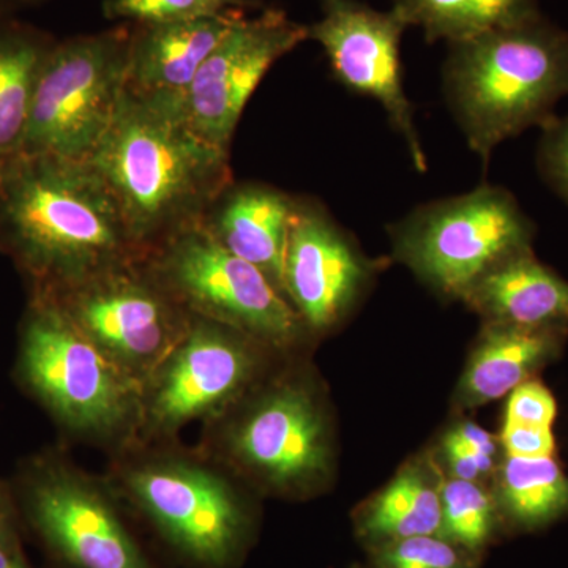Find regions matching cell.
I'll list each match as a JSON object with an SVG mask.
<instances>
[{"mask_svg": "<svg viewBox=\"0 0 568 568\" xmlns=\"http://www.w3.org/2000/svg\"><path fill=\"white\" fill-rule=\"evenodd\" d=\"M10 487L22 528L55 568H160L126 521L114 487L58 452L26 459Z\"/></svg>", "mask_w": 568, "mask_h": 568, "instance_id": "obj_6", "label": "cell"}, {"mask_svg": "<svg viewBox=\"0 0 568 568\" xmlns=\"http://www.w3.org/2000/svg\"><path fill=\"white\" fill-rule=\"evenodd\" d=\"M567 332L488 323L459 383V405H487L510 394L555 361Z\"/></svg>", "mask_w": 568, "mask_h": 568, "instance_id": "obj_19", "label": "cell"}, {"mask_svg": "<svg viewBox=\"0 0 568 568\" xmlns=\"http://www.w3.org/2000/svg\"><path fill=\"white\" fill-rule=\"evenodd\" d=\"M444 88L467 144L489 162L500 142L555 121L568 95V32L544 14L450 43Z\"/></svg>", "mask_w": 568, "mask_h": 568, "instance_id": "obj_3", "label": "cell"}, {"mask_svg": "<svg viewBox=\"0 0 568 568\" xmlns=\"http://www.w3.org/2000/svg\"><path fill=\"white\" fill-rule=\"evenodd\" d=\"M496 500L476 481L452 478L440 485V529L446 538L470 555L487 547L497 523Z\"/></svg>", "mask_w": 568, "mask_h": 568, "instance_id": "obj_24", "label": "cell"}, {"mask_svg": "<svg viewBox=\"0 0 568 568\" xmlns=\"http://www.w3.org/2000/svg\"><path fill=\"white\" fill-rule=\"evenodd\" d=\"M294 196L265 183H231L205 213L203 226L248 261L284 294V257ZM290 302V301H287Z\"/></svg>", "mask_w": 568, "mask_h": 568, "instance_id": "obj_17", "label": "cell"}, {"mask_svg": "<svg viewBox=\"0 0 568 568\" xmlns=\"http://www.w3.org/2000/svg\"><path fill=\"white\" fill-rule=\"evenodd\" d=\"M33 295L54 302L81 334L142 387L178 345L192 317L156 283L142 260L55 294Z\"/></svg>", "mask_w": 568, "mask_h": 568, "instance_id": "obj_12", "label": "cell"}, {"mask_svg": "<svg viewBox=\"0 0 568 568\" xmlns=\"http://www.w3.org/2000/svg\"><path fill=\"white\" fill-rule=\"evenodd\" d=\"M14 375L69 435L121 450L136 443L142 384L43 295L22 316Z\"/></svg>", "mask_w": 568, "mask_h": 568, "instance_id": "obj_5", "label": "cell"}, {"mask_svg": "<svg viewBox=\"0 0 568 568\" xmlns=\"http://www.w3.org/2000/svg\"><path fill=\"white\" fill-rule=\"evenodd\" d=\"M43 0H0V11L13 13L14 10L22 9V7L37 6Z\"/></svg>", "mask_w": 568, "mask_h": 568, "instance_id": "obj_34", "label": "cell"}, {"mask_svg": "<svg viewBox=\"0 0 568 568\" xmlns=\"http://www.w3.org/2000/svg\"><path fill=\"white\" fill-rule=\"evenodd\" d=\"M308 39V28L283 10L242 14L209 54L178 110L193 133L230 151L250 97L278 59Z\"/></svg>", "mask_w": 568, "mask_h": 568, "instance_id": "obj_13", "label": "cell"}, {"mask_svg": "<svg viewBox=\"0 0 568 568\" xmlns=\"http://www.w3.org/2000/svg\"><path fill=\"white\" fill-rule=\"evenodd\" d=\"M246 10L200 20L132 24L125 92L178 114L209 54Z\"/></svg>", "mask_w": 568, "mask_h": 568, "instance_id": "obj_16", "label": "cell"}, {"mask_svg": "<svg viewBox=\"0 0 568 568\" xmlns=\"http://www.w3.org/2000/svg\"><path fill=\"white\" fill-rule=\"evenodd\" d=\"M0 252L31 294H55L144 260L91 162L24 153L0 164Z\"/></svg>", "mask_w": 568, "mask_h": 568, "instance_id": "obj_1", "label": "cell"}, {"mask_svg": "<svg viewBox=\"0 0 568 568\" xmlns=\"http://www.w3.org/2000/svg\"><path fill=\"white\" fill-rule=\"evenodd\" d=\"M209 457L226 463L276 493H305L331 465L327 422L315 395L294 381L239 399L211 422Z\"/></svg>", "mask_w": 568, "mask_h": 568, "instance_id": "obj_10", "label": "cell"}, {"mask_svg": "<svg viewBox=\"0 0 568 568\" xmlns=\"http://www.w3.org/2000/svg\"><path fill=\"white\" fill-rule=\"evenodd\" d=\"M536 226L500 186L416 209L392 227L395 254L439 293L465 297L489 268L532 248Z\"/></svg>", "mask_w": 568, "mask_h": 568, "instance_id": "obj_8", "label": "cell"}, {"mask_svg": "<svg viewBox=\"0 0 568 568\" xmlns=\"http://www.w3.org/2000/svg\"><path fill=\"white\" fill-rule=\"evenodd\" d=\"M261 347L233 327L192 315L185 334L142 387L136 443H163L185 425L222 417L252 388Z\"/></svg>", "mask_w": 568, "mask_h": 568, "instance_id": "obj_11", "label": "cell"}, {"mask_svg": "<svg viewBox=\"0 0 568 568\" xmlns=\"http://www.w3.org/2000/svg\"><path fill=\"white\" fill-rule=\"evenodd\" d=\"M463 301L488 323L568 328V282L541 264L532 248L489 268Z\"/></svg>", "mask_w": 568, "mask_h": 568, "instance_id": "obj_18", "label": "cell"}, {"mask_svg": "<svg viewBox=\"0 0 568 568\" xmlns=\"http://www.w3.org/2000/svg\"><path fill=\"white\" fill-rule=\"evenodd\" d=\"M89 162L110 189L144 257L203 222L234 182L230 151L197 136L174 112L126 92Z\"/></svg>", "mask_w": 568, "mask_h": 568, "instance_id": "obj_2", "label": "cell"}, {"mask_svg": "<svg viewBox=\"0 0 568 568\" xmlns=\"http://www.w3.org/2000/svg\"><path fill=\"white\" fill-rule=\"evenodd\" d=\"M55 40L0 11V164L21 151L37 78Z\"/></svg>", "mask_w": 568, "mask_h": 568, "instance_id": "obj_20", "label": "cell"}, {"mask_svg": "<svg viewBox=\"0 0 568 568\" xmlns=\"http://www.w3.org/2000/svg\"><path fill=\"white\" fill-rule=\"evenodd\" d=\"M537 166L552 192L568 204V115L541 129Z\"/></svg>", "mask_w": 568, "mask_h": 568, "instance_id": "obj_27", "label": "cell"}, {"mask_svg": "<svg viewBox=\"0 0 568 568\" xmlns=\"http://www.w3.org/2000/svg\"><path fill=\"white\" fill-rule=\"evenodd\" d=\"M0 568H33L26 558L24 549H13L0 545Z\"/></svg>", "mask_w": 568, "mask_h": 568, "instance_id": "obj_33", "label": "cell"}, {"mask_svg": "<svg viewBox=\"0 0 568 568\" xmlns=\"http://www.w3.org/2000/svg\"><path fill=\"white\" fill-rule=\"evenodd\" d=\"M446 455L454 478L459 480L476 481L493 469L491 455L459 446L450 439H446Z\"/></svg>", "mask_w": 568, "mask_h": 568, "instance_id": "obj_30", "label": "cell"}, {"mask_svg": "<svg viewBox=\"0 0 568 568\" xmlns=\"http://www.w3.org/2000/svg\"><path fill=\"white\" fill-rule=\"evenodd\" d=\"M369 549L375 568H476V556L439 536L403 538Z\"/></svg>", "mask_w": 568, "mask_h": 568, "instance_id": "obj_26", "label": "cell"}, {"mask_svg": "<svg viewBox=\"0 0 568 568\" xmlns=\"http://www.w3.org/2000/svg\"><path fill=\"white\" fill-rule=\"evenodd\" d=\"M495 500L497 511L515 528H544L568 511V477L552 457H507Z\"/></svg>", "mask_w": 568, "mask_h": 568, "instance_id": "obj_23", "label": "cell"}, {"mask_svg": "<svg viewBox=\"0 0 568 568\" xmlns=\"http://www.w3.org/2000/svg\"><path fill=\"white\" fill-rule=\"evenodd\" d=\"M24 528L10 485L0 481V545L24 549Z\"/></svg>", "mask_w": 568, "mask_h": 568, "instance_id": "obj_31", "label": "cell"}, {"mask_svg": "<svg viewBox=\"0 0 568 568\" xmlns=\"http://www.w3.org/2000/svg\"><path fill=\"white\" fill-rule=\"evenodd\" d=\"M440 485L420 465L407 466L383 491L358 508L355 529L369 548L403 538L437 536Z\"/></svg>", "mask_w": 568, "mask_h": 568, "instance_id": "obj_21", "label": "cell"}, {"mask_svg": "<svg viewBox=\"0 0 568 568\" xmlns=\"http://www.w3.org/2000/svg\"><path fill=\"white\" fill-rule=\"evenodd\" d=\"M323 20L308 28L327 54L336 80L349 91L372 97L402 134L420 173L426 159L403 85L399 40L407 26L394 10L383 13L357 0H321Z\"/></svg>", "mask_w": 568, "mask_h": 568, "instance_id": "obj_14", "label": "cell"}, {"mask_svg": "<svg viewBox=\"0 0 568 568\" xmlns=\"http://www.w3.org/2000/svg\"><path fill=\"white\" fill-rule=\"evenodd\" d=\"M372 272L373 264L323 204L294 197L284 257V294L305 327L325 332L339 323Z\"/></svg>", "mask_w": 568, "mask_h": 568, "instance_id": "obj_15", "label": "cell"}, {"mask_svg": "<svg viewBox=\"0 0 568 568\" xmlns=\"http://www.w3.org/2000/svg\"><path fill=\"white\" fill-rule=\"evenodd\" d=\"M406 26H420L428 43H458L538 17L537 0H395Z\"/></svg>", "mask_w": 568, "mask_h": 568, "instance_id": "obj_22", "label": "cell"}, {"mask_svg": "<svg viewBox=\"0 0 568 568\" xmlns=\"http://www.w3.org/2000/svg\"><path fill=\"white\" fill-rule=\"evenodd\" d=\"M556 416L558 405L555 396L537 381L529 379L510 392L504 424L552 428Z\"/></svg>", "mask_w": 568, "mask_h": 568, "instance_id": "obj_28", "label": "cell"}, {"mask_svg": "<svg viewBox=\"0 0 568 568\" xmlns=\"http://www.w3.org/2000/svg\"><path fill=\"white\" fill-rule=\"evenodd\" d=\"M115 493L186 568H237L254 519L215 459L134 443L122 448Z\"/></svg>", "mask_w": 568, "mask_h": 568, "instance_id": "obj_4", "label": "cell"}, {"mask_svg": "<svg viewBox=\"0 0 568 568\" xmlns=\"http://www.w3.org/2000/svg\"><path fill=\"white\" fill-rule=\"evenodd\" d=\"M500 444L507 457L517 458L552 457L556 448L552 428L544 426L504 424Z\"/></svg>", "mask_w": 568, "mask_h": 568, "instance_id": "obj_29", "label": "cell"}, {"mask_svg": "<svg viewBox=\"0 0 568 568\" xmlns=\"http://www.w3.org/2000/svg\"><path fill=\"white\" fill-rule=\"evenodd\" d=\"M256 6L254 0H104L103 14L126 24H156L222 17Z\"/></svg>", "mask_w": 568, "mask_h": 568, "instance_id": "obj_25", "label": "cell"}, {"mask_svg": "<svg viewBox=\"0 0 568 568\" xmlns=\"http://www.w3.org/2000/svg\"><path fill=\"white\" fill-rule=\"evenodd\" d=\"M132 24L52 44L37 78L20 153L89 162L125 92Z\"/></svg>", "mask_w": 568, "mask_h": 568, "instance_id": "obj_7", "label": "cell"}, {"mask_svg": "<svg viewBox=\"0 0 568 568\" xmlns=\"http://www.w3.org/2000/svg\"><path fill=\"white\" fill-rule=\"evenodd\" d=\"M447 439L454 440V443L459 444V446L473 448V450L495 457V437L485 432L484 428H480V426L474 424L459 425L447 436Z\"/></svg>", "mask_w": 568, "mask_h": 568, "instance_id": "obj_32", "label": "cell"}, {"mask_svg": "<svg viewBox=\"0 0 568 568\" xmlns=\"http://www.w3.org/2000/svg\"><path fill=\"white\" fill-rule=\"evenodd\" d=\"M142 261L190 315L233 327L263 346H293L305 327L271 280L224 248L201 223L168 239Z\"/></svg>", "mask_w": 568, "mask_h": 568, "instance_id": "obj_9", "label": "cell"}]
</instances>
